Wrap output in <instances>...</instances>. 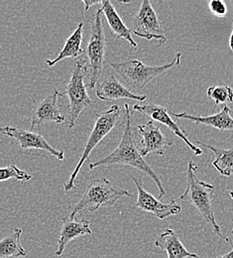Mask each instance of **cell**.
<instances>
[{
    "label": "cell",
    "mask_w": 233,
    "mask_h": 258,
    "mask_svg": "<svg viewBox=\"0 0 233 258\" xmlns=\"http://www.w3.org/2000/svg\"><path fill=\"white\" fill-rule=\"evenodd\" d=\"M124 122L122 137L119 145L115 150H113L106 157L100 159L99 161L90 164V170H94L100 166H112V165H121L129 166L135 169L140 170L145 175L152 178L159 190V199L163 198L166 192L161 183V179L158 174L153 170V168L145 161L141 156L139 148L135 142V135L133 133L132 124V113L129 109L128 103H124Z\"/></svg>",
    "instance_id": "cell-1"
},
{
    "label": "cell",
    "mask_w": 233,
    "mask_h": 258,
    "mask_svg": "<svg viewBox=\"0 0 233 258\" xmlns=\"http://www.w3.org/2000/svg\"><path fill=\"white\" fill-rule=\"evenodd\" d=\"M198 165L191 160L187 169V187L186 191L181 196L182 201L189 202L199 212L201 218L212 227L213 231L226 242H230V239L221 233L220 226L216 223L214 210L212 207V198L215 191L213 185L205 183L198 179L196 171Z\"/></svg>",
    "instance_id": "cell-2"
},
{
    "label": "cell",
    "mask_w": 233,
    "mask_h": 258,
    "mask_svg": "<svg viewBox=\"0 0 233 258\" xmlns=\"http://www.w3.org/2000/svg\"><path fill=\"white\" fill-rule=\"evenodd\" d=\"M120 116H121V108L119 107V105H116V104L110 106L105 111L96 114L95 126L90 134V137L84 148L80 161L75 166L74 170L71 172L69 179L64 185V189L67 193L76 188L75 179L84 163L89 159L92 151L100 144V141L118 124L120 120Z\"/></svg>",
    "instance_id": "cell-3"
},
{
    "label": "cell",
    "mask_w": 233,
    "mask_h": 258,
    "mask_svg": "<svg viewBox=\"0 0 233 258\" xmlns=\"http://www.w3.org/2000/svg\"><path fill=\"white\" fill-rule=\"evenodd\" d=\"M123 197L132 198V194L113 186L107 179H95L91 181L81 201L73 207L70 218H75L77 213L88 211L96 212L101 207H111Z\"/></svg>",
    "instance_id": "cell-4"
},
{
    "label": "cell",
    "mask_w": 233,
    "mask_h": 258,
    "mask_svg": "<svg viewBox=\"0 0 233 258\" xmlns=\"http://www.w3.org/2000/svg\"><path fill=\"white\" fill-rule=\"evenodd\" d=\"M101 15L102 12L100 8L95 14L90 40L86 50V56H82L85 61V69L87 73L86 79H88L87 88L90 89H95L100 82L104 67L106 40L103 32Z\"/></svg>",
    "instance_id": "cell-5"
},
{
    "label": "cell",
    "mask_w": 233,
    "mask_h": 258,
    "mask_svg": "<svg viewBox=\"0 0 233 258\" xmlns=\"http://www.w3.org/2000/svg\"><path fill=\"white\" fill-rule=\"evenodd\" d=\"M182 54L177 53L171 63L163 66H147L135 59L122 63H112L110 66L129 87L136 90H141L158 76L177 66H180Z\"/></svg>",
    "instance_id": "cell-6"
},
{
    "label": "cell",
    "mask_w": 233,
    "mask_h": 258,
    "mask_svg": "<svg viewBox=\"0 0 233 258\" xmlns=\"http://www.w3.org/2000/svg\"><path fill=\"white\" fill-rule=\"evenodd\" d=\"M87 73L85 69V61L81 57L72 68L71 76L64 93H61V97L66 96L68 99V122L67 127H74L75 121L80 114L89 106L93 101L87 92V85L85 79Z\"/></svg>",
    "instance_id": "cell-7"
},
{
    "label": "cell",
    "mask_w": 233,
    "mask_h": 258,
    "mask_svg": "<svg viewBox=\"0 0 233 258\" xmlns=\"http://www.w3.org/2000/svg\"><path fill=\"white\" fill-rule=\"evenodd\" d=\"M131 32L146 40H158L161 44L167 42L158 15L149 0H143L134 17Z\"/></svg>",
    "instance_id": "cell-8"
},
{
    "label": "cell",
    "mask_w": 233,
    "mask_h": 258,
    "mask_svg": "<svg viewBox=\"0 0 233 258\" xmlns=\"http://www.w3.org/2000/svg\"><path fill=\"white\" fill-rule=\"evenodd\" d=\"M134 184L137 189V202L135 207L143 212L151 213L159 220H165L169 217L177 216L182 212V207L178 204L174 199H172L169 203H163L158 201L154 196L145 191L142 185V179L131 177Z\"/></svg>",
    "instance_id": "cell-9"
},
{
    "label": "cell",
    "mask_w": 233,
    "mask_h": 258,
    "mask_svg": "<svg viewBox=\"0 0 233 258\" xmlns=\"http://www.w3.org/2000/svg\"><path fill=\"white\" fill-rule=\"evenodd\" d=\"M133 109L137 112H140V113L148 116L149 118H151V120L165 125L175 135L180 137L190 147V149L194 152V154L196 156L202 155V150L190 141V139L188 137V133L181 127V125L178 123L177 120H175L171 116L172 111H169L166 107L158 105V104L149 103V104H144V105L135 104Z\"/></svg>",
    "instance_id": "cell-10"
},
{
    "label": "cell",
    "mask_w": 233,
    "mask_h": 258,
    "mask_svg": "<svg viewBox=\"0 0 233 258\" xmlns=\"http://www.w3.org/2000/svg\"><path fill=\"white\" fill-rule=\"evenodd\" d=\"M0 134L15 139L23 150L37 149L46 151L57 159L65 160V152L58 150L51 146L48 141L43 137L41 132H33L25 129L18 128L15 126H4L0 127Z\"/></svg>",
    "instance_id": "cell-11"
},
{
    "label": "cell",
    "mask_w": 233,
    "mask_h": 258,
    "mask_svg": "<svg viewBox=\"0 0 233 258\" xmlns=\"http://www.w3.org/2000/svg\"><path fill=\"white\" fill-rule=\"evenodd\" d=\"M136 129L142 137L139 151L143 158L150 153L163 156L167 147L174 144L173 140L169 139L159 125L151 119L143 125H138Z\"/></svg>",
    "instance_id": "cell-12"
},
{
    "label": "cell",
    "mask_w": 233,
    "mask_h": 258,
    "mask_svg": "<svg viewBox=\"0 0 233 258\" xmlns=\"http://www.w3.org/2000/svg\"><path fill=\"white\" fill-rule=\"evenodd\" d=\"M61 97V92L54 90V92L45 97L42 101L36 102L31 115L32 130L39 125L54 122L61 124L65 122V116L60 111L58 98Z\"/></svg>",
    "instance_id": "cell-13"
},
{
    "label": "cell",
    "mask_w": 233,
    "mask_h": 258,
    "mask_svg": "<svg viewBox=\"0 0 233 258\" xmlns=\"http://www.w3.org/2000/svg\"><path fill=\"white\" fill-rule=\"evenodd\" d=\"M97 96L104 101H111L122 98L133 99L138 101H145L147 99L145 95H137L129 91L113 75L106 77L98 83Z\"/></svg>",
    "instance_id": "cell-14"
},
{
    "label": "cell",
    "mask_w": 233,
    "mask_h": 258,
    "mask_svg": "<svg viewBox=\"0 0 233 258\" xmlns=\"http://www.w3.org/2000/svg\"><path fill=\"white\" fill-rule=\"evenodd\" d=\"M63 226L60 232V237L58 239V248L56 250V255L61 256L67 243L76 237L83 235L92 234V229L90 226V222L87 220L77 221L75 218H70L65 216L63 219Z\"/></svg>",
    "instance_id": "cell-15"
},
{
    "label": "cell",
    "mask_w": 233,
    "mask_h": 258,
    "mask_svg": "<svg viewBox=\"0 0 233 258\" xmlns=\"http://www.w3.org/2000/svg\"><path fill=\"white\" fill-rule=\"evenodd\" d=\"M172 115L180 119H188L197 124H202L218 129L221 131H233V118L230 116V108L226 105H223L222 109L215 114L208 116H196L189 114L187 112L174 113Z\"/></svg>",
    "instance_id": "cell-16"
},
{
    "label": "cell",
    "mask_w": 233,
    "mask_h": 258,
    "mask_svg": "<svg viewBox=\"0 0 233 258\" xmlns=\"http://www.w3.org/2000/svg\"><path fill=\"white\" fill-rule=\"evenodd\" d=\"M100 10L106 18V21L108 23L111 34L117 38L126 40L131 45L132 50H137L138 46L131 36V30L124 24V22L122 21L121 17L116 12V10L113 7V5L111 4V2L108 0L101 1Z\"/></svg>",
    "instance_id": "cell-17"
},
{
    "label": "cell",
    "mask_w": 233,
    "mask_h": 258,
    "mask_svg": "<svg viewBox=\"0 0 233 258\" xmlns=\"http://www.w3.org/2000/svg\"><path fill=\"white\" fill-rule=\"evenodd\" d=\"M154 245L166 251L168 258H200L196 253L188 251L173 229H166L156 239Z\"/></svg>",
    "instance_id": "cell-18"
},
{
    "label": "cell",
    "mask_w": 233,
    "mask_h": 258,
    "mask_svg": "<svg viewBox=\"0 0 233 258\" xmlns=\"http://www.w3.org/2000/svg\"><path fill=\"white\" fill-rule=\"evenodd\" d=\"M83 39H84V23H80L74 32L66 41L64 48L54 60L46 61L48 67H53L62 60L68 58H81L83 56Z\"/></svg>",
    "instance_id": "cell-19"
},
{
    "label": "cell",
    "mask_w": 233,
    "mask_h": 258,
    "mask_svg": "<svg viewBox=\"0 0 233 258\" xmlns=\"http://www.w3.org/2000/svg\"><path fill=\"white\" fill-rule=\"evenodd\" d=\"M201 146L209 149L214 155V160L212 161V166L225 177H230L233 175V148L232 149H221L216 148L211 145L205 144L203 142L197 141Z\"/></svg>",
    "instance_id": "cell-20"
},
{
    "label": "cell",
    "mask_w": 233,
    "mask_h": 258,
    "mask_svg": "<svg viewBox=\"0 0 233 258\" xmlns=\"http://www.w3.org/2000/svg\"><path fill=\"white\" fill-rule=\"evenodd\" d=\"M22 230L15 229L10 235L0 241V258H17L26 256V251L21 245Z\"/></svg>",
    "instance_id": "cell-21"
},
{
    "label": "cell",
    "mask_w": 233,
    "mask_h": 258,
    "mask_svg": "<svg viewBox=\"0 0 233 258\" xmlns=\"http://www.w3.org/2000/svg\"><path fill=\"white\" fill-rule=\"evenodd\" d=\"M206 95L214 100L215 107L233 102V90L226 85L209 87L206 91Z\"/></svg>",
    "instance_id": "cell-22"
},
{
    "label": "cell",
    "mask_w": 233,
    "mask_h": 258,
    "mask_svg": "<svg viewBox=\"0 0 233 258\" xmlns=\"http://www.w3.org/2000/svg\"><path fill=\"white\" fill-rule=\"evenodd\" d=\"M11 179L20 182H28L32 179V176L27 172L19 169L15 165H9L7 167L0 168V182H5Z\"/></svg>",
    "instance_id": "cell-23"
},
{
    "label": "cell",
    "mask_w": 233,
    "mask_h": 258,
    "mask_svg": "<svg viewBox=\"0 0 233 258\" xmlns=\"http://www.w3.org/2000/svg\"><path fill=\"white\" fill-rule=\"evenodd\" d=\"M208 8L210 12L217 16V17H223L227 13V7L226 4L223 1L220 0H212L208 3Z\"/></svg>",
    "instance_id": "cell-24"
},
{
    "label": "cell",
    "mask_w": 233,
    "mask_h": 258,
    "mask_svg": "<svg viewBox=\"0 0 233 258\" xmlns=\"http://www.w3.org/2000/svg\"><path fill=\"white\" fill-rule=\"evenodd\" d=\"M83 3L85 4V11H88L93 5L101 4V1H92V0H84Z\"/></svg>",
    "instance_id": "cell-25"
},
{
    "label": "cell",
    "mask_w": 233,
    "mask_h": 258,
    "mask_svg": "<svg viewBox=\"0 0 233 258\" xmlns=\"http://www.w3.org/2000/svg\"><path fill=\"white\" fill-rule=\"evenodd\" d=\"M214 258H233V249L232 250H230L229 252H227L226 254H223V255H221V256Z\"/></svg>",
    "instance_id": "cell-26"
},
{
    "label": "cell",
    "mask_w": 233,
    "mask_h": 258,
    "mask_svg": "<svg viewBox=\"0 0 233 258\" xmlns=\"http://www.w3.org/2000/svg\"><path fill=\"white\" fill-rule=\"evenodd\" d=\"M229 48H230V51L233 53V24H232V31L230 34V37H229Z\"/></svg>",
    "instance_id": "cell-27"
},
{
    "label": "cell",
    "mask_w": 233,
    "mask_h": 258,
    "mask_svg": "<svg viewBox=\"0 0 233 258\" xmlns=\"http://www.w3.org/2000/svg\"><path fill=\"white\" fill-rule=\"evenodd\" d=\"M229 195H230V197H231V198H232V200H233V190H232V191H230V192H229ZM232 225H233V222H232ZM232 234H233V226H232Z\"/></svg>",
    "instance_id": "cell-28"
}]
</instances>
